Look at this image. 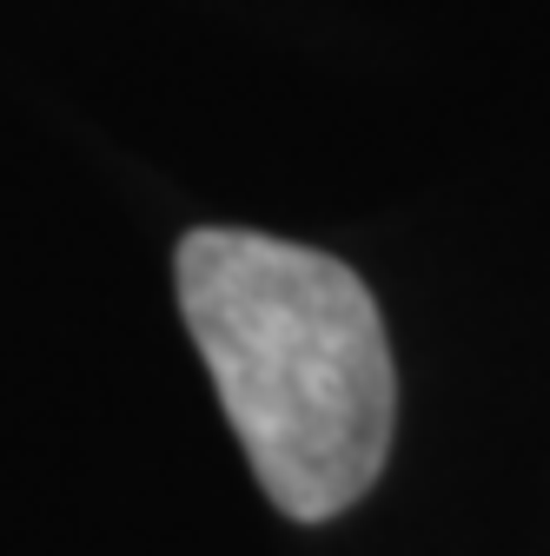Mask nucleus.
<instances>
[{"instance_id":"nucleus-1","label":"nucleus","mask_w":550,"mask_h":556,"mask_svg":"<svg viewBox=\"0 0 550 556\" xmlns=\"http://www.w3.org/2000/svg\"><path fill=\"white\" fill-rule=\"evenodd\" d=\"M179 312L259 491L292 523L352 510L391 451L398 378L365 278L312 245L205 226L179 239Z\"/></svg>"}]
</instances>
